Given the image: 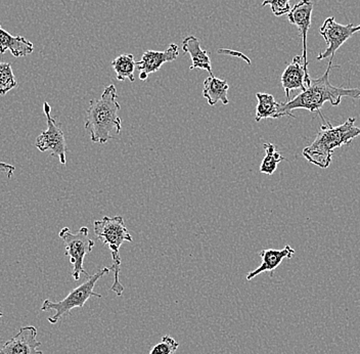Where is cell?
I'll return each instance as SVG.
<instances>
[{
	"label": "cell",
	"mask_w": 360,
	"mask_h": 354,
	"mask_svg": "<svg viewBox=\"0 0 360 354\" xmlns=\"http://www.w3.org/2000/svg\"><path fill=\"white\" fill-rule=\"evenodd\" d=\"M332 56L328 63V69L321 77L311 79L310 84L299 94L296 98L283 103V111L285 116L296 118L292 114L294 110L304 109L311 113H319L326 123L325 117L321 114V108L326 103H330L334 107L341 103L342 99L351 98L360 100V89H344L337 87L330 82V73L333 67Z\"/></svg>",
	"instance_id": "cell-1"
},
{
	"label": "cell",
	"mask_w": 360,
	"mask_h": 354,
	"mask_svg": "<svg viewBox=\"0 0 360 354\" xmlns=\"http://www.w3.org/2000/svg\"><path fill=\"white\" fill-rule=\"evenodd\" d=\"M120 110L114 84L105 87L100 99L90 101L85 128L89 130L90 139L94 143L105 144L120 134L121 118L118 115Z\"/></svg>",
	"instance_id": "cell-2"
},
{
	"label": "cell",
	"mask_w": 360,
	"mask_h": 354,
	"mask_svg": "<svg viewBox=\"0 0 360 354\" xmlns=\"http://www.w3.org/2000/svg\"><path fill=\"white\" fill-rule=\"evenodd\" d=\"M355 122L354 117L338 126H333L330 121H326L319 128L311 144L304 148L303 157L315 166L328 168L336 148L350 144L353 139L360 137V127L355 125Z\"/></svg>",
	"instance_id": "cell-3"
},
{
	"label": "cell",
	"mask_w": 360,
	"mask_h": 354,
	"mask_svg": "<svg viewBox=\"0 0 360 354\" xmlns=\"http://www.w3.org/2000/svg\"><path fill=\"white\" fill-rule=\"evenodd\" d=\"M94 234L103 245L108 246L111 251L112 265L111 270L114 272L115 282L111 290L116 293L117 296L122 295L124 287L120 283L121 257L120 248L124 242H132L131 234L128 232L123 217L105 216L103 220L94 222Z\"/></svg>",
	"instance_id": "cell-4"
},
{
	"label": "cell",
	"mask_w": 360,
	"mask_h": 354,
	"mask_svg": "<svg viewBox=\"0 0 360 354\" xmlns=\"http://www.w3.org/2000/svg\"><path fill=\"white\" fill-rule=\"evenodd\" d=\"M110 272H111V268L110 267L101 268L96 274L87 277L84 283L81 284L77 288L73 289L68 294L66 298L60 300V301L53 302L51 300L45 299L44 303H42L41 310L56 311L55 315L53 317H49L47 321L51 322V324H56L63 317L70 315V313H71L74 308H84V304L86 303L87 300L90 297L103 298L101 294L94 292V289L96 287V284L98 283V279L105 276V274H109Z\"/></svg>",
	"instance_id": "cell-5"
},
{
	"label": "cell",
	"mask_w": 360,
	"mask_h": 354,
	"mask_svg": "<svg viewBox=\"0 0 360 354\" xmlns=\"http://www.w3.org/2000/svg\"><path fill=\"white\" fill-rule=\"evenodd\" d=\"M58 236L64 241L66 246L65 254L69 257L70 263L73 265V279L79 281L82 274L86 277H90L89 272L84 270V259L87 254L91 253L96 244L89 238V229L83 227L73 234L69 227H64Z\"/></svg>",
	"instance_id": "cell-6"
},
{
	"label": "cell",
	"mask_w": 360,
	"mask_h": 354,
	"mask_svg": "<svg viewBox=\"0 0 360 354\" xmlns=\"http://www.w3.org/2000/svg\"><path fill=\"white\" fill-rule=\"evenodd\" d=\"M44 112L46 116L47 128L36 139V148L40 152H49L53 157L58 158L60 164L65 165L67 163L68 146L64 132L60 124L51 116V107L49 103H44Z\"/></svg>",
	"instance_id": "cell-7"
},
{
	"label": "cell",
	"mask_w": 360,
	"mask_h": 354,
	"mask_svg": "<svg viewBox=\"0 0 360 354\" xmlns=\"http://www.w3.org/2000/svg\"><path fill=\"white\" fill-rule=\"evenodd\" d=\"M359 31L360 25L359 26H354L352 24L341 25L333 17L326 19L323 26L319 28V33L323 36L328 46L325 51L316 56V60L321 61L328 58V56L330 58L334 56L338 49L345 44L349 38L352 37Z\"/></svg>",
	"instance_id": "cell-8"
},
{
	"label": "cell",
	"mask_w": 360,
	"mask_h": 354,
	"mask_svg": "<svg viewBox=\"0 0 360 354\" xmlns=\"http://www.w3.org/2000/svg\"><path fill=\"white\" fill-rule=\"evenodd\" d=\"M312 11H314V2L311 0H300L294 8L288 13V19L292 25L298 27L300 30L301 38L303 42V62L304 70L306 73V87L310 84L309 72H308L307 58V34L311 25Z\"/></svg>",
	"instance_id": "cell-9"
},
{
	"label": "cell",
	"mask_w": 360,
	"mask_h": 354,
	"mask_svg": "<svg viewBox=\"0 0 360 354\" xmlns=\"http://www.w3.org/2000/svg\"><path fill=\"white\" fill-rule=\"evenodd\" d=\"M41 342L37 341V329L22 327L17 335L0 345V354H44L39 350Z\"/></svg>",
	"instance_id": "cell-10"
},
{
	"label": "cell",
	"mask_w": 360,
	"mask_h": 354,
	"mask_svg": "<svg viewBox=\"0 0 360 354\" xmlns=\"http://www.w3.org/2000/svg\"><path fill=\"white\" fill-rule=\"evenodd\" d=\"M179 56V46L175 44L169 45L164 51H146L141 60L136 63V68L141 71L139 79L146 81L150 74L156 73L164 64L173 62Z\"/></svg>",
	"instance_id": "cell-11"
},
{
	"label": "cell",
	"mask_w": 360,
	"mask_h": 354,
	"mask_svg": "<svg viewBox=\"0 0 360 354\" xmlns=\"http://www.w3.org/2000/svg\"><path fill=\"white\" fill-rule=\"evenodd\" d=\"M294 254L295 250L290 245L285 246L281 250H262L259 253L262 259V263L255 270H252L247 274V281H251L254 277L263 274V272H269L270 277L274 276V270L281 265V263L285 259H291Z\"/></svg>",
	"instance_id": "cell-12"
},
{
	"label": "cell",
	"mask_w": 360,
	"mask_h": 354,
	"mask_svg": "<svg viewBox=\"0 0 360 354\" xmlns=\"http://www.w3.org/2000/svg\"><path fill=\"white\" fill-rule=\"evenodd\" d=\"M281 81L288 101H290L292 90L301 89L303 91L306 89V73L302 56H296L292 58L291 64L283 71Z\"/></svg>",
	"instance_id": "cell-13"
},
{
	"label": "cell",
	"mask_w": 360,
	"mask_h": 354,
	"mask_svg": "<svg viewBox=\"0 0 360 354\" xmlns=\"http://www.w3.org/2000/svg\"><path fill=\"white\" fill-rule=\"evenodd\" d=\"M182 51L188 53L191 58L190 70L201 69L214 76L208 51L202 49L201 42L195 36H188L182 40Z\"/></svg>",
	"instance_id": "cell-14"
},
{
	"label": "cell",
	"mask_w": 360,
	"mask_h": 354,
	"mask_svg": "<svg viewBox=\"0 0 360 354\" xmlns=\"http://www.w3.org/2000/svg\"><path fill=\"white\" fill-rule=\"evenodd\" d=\"M10 51L15 58L31 55L34 51L32 42L22 36H13L0 26V55Z\"/></svg>",
	"instance_id": "cell-15"
},
{
	"label": "cell",
	"mask_w": 360,
	"mask_h": 354,
	"mask_svg": "<svg viewBox=\"0 0 360 354\" xmlns=\"http://www.w3.org/2000/svg\"><path fill=\"white\" fill-rule=\"evenodd\" d=\"M258 103L256 107V122H260L263 119H278L285 116L283 111V103L276 101L272 94L258 92L256 94Z\"/></svg>",
	"instance_id": "cell-16"
},
{
	"label": "cell",
	"mask_w": 360,
	"mask_h": 354,
	"mask_svg": "<svg viewBox=\"0 0 360 354\" xmlns=\"http://www.w3.org/2000/svg\"><path fill=\"white\" fill-rule=\"evenodd\" d=\"M229 89V85L226 81L216 78L215 76H209L204 81L202 96L206 99L210 106H215L218 101H221L224 105H227L229 103V99H227Z\"/></svg>",
	"instance_id": "cell-17"
},
{
	"label": "cell",
	"mask_w": 360,
	"mask_h": 354,
	"mask_svg": "<svg viewBox=\"0 0 360 354\" xmlns=\"http://www.w3.org/2000/svg\"><path fill=\"white\" fill-rule=\"evenodd\" d=\"M112 67L119 81L129 80L134 82V71L136 69L134 55L125 53L119 56L112 62Z\"/></svg>",
	"instance_id": "cell-18"
},
{
	"label": "cell",
	"mask_w": 360,
	"mask_h": 354,
	"mask_svg": "<svg viewBox=\"0 0 360 354\" xmlns=\"http://www.w3.org/2000/svg\"><path fill=\"white\" fill-rule=\"evenodd\" d=\"M263 148L265 151V157L263 158L260 165V172L263 175H272L278 169V164L281 161H285V158L276 150L274 144H264Z\"/></svg>",
	"instance_id": "cell-19"
},
{
	"label": "cell",
	"mask_w": 360,
	"mask_h": 354,
	"mask_svg": "<svg viewBox=\"0 0 360 354\" xmlns=\"http://www.w3.org/2000/svg\"><path fill=\"white\" fill-rule=\"evenodd\" d=\"M18 87L10 63L0 62V96H4L11 89Z\"/></svg>",
	"instance_id": "cell-20"
},
{
	"label": "cell",
	"mask_w": 360,
	"mask_h": 354,
	"mask_svg": "<svg viewBox=\"0 0 360 354\" xmlns=\"http://www.w3.org/2000/svg\"><path fill=\"white\" fill-rule=\"evenodd\" d=\"M179 341L171 337V336L165 335L162 337L161 341L155 345L150 349L148 354H174L179 349Z\"/></svg>",
	"instance_id": "cell-21"
},
{
	"label": "cell",
	"mask_w": 360,
	"mask_h": 354,
	"mask_svg": "<svg viewBox=\"0 0 360 354\" xmlns=\"http://www.w3.org/2000/svg\"><path fill=\"white\" fill-rule=\"evenodd\" d=\"M290 1L291 0H264L262 6H269L272 13L276 17H281V15H288L292 10Z\"/></svg>",
	"instance_id": "cell-22"
},
{
	"label": "cell",
	"mask_w": 360,
	"mask_h": 354,
	"mask_svg": "<svg viewBox=\"0 0 360 354\" xmlns=\"http://www.w3.org/2000/svg\"><path fill=\"white\" fill-rule=\"evenodd\" d=\"M15 170V166L10 165V164L8 163H4V162H0V173H6V175H8V178L13 177Z\"/></svg>",
	"instance_id": "cell-23"
},
{
	"label": "cell",
	"mask_w": 360,
	"mask_h": 354,
	"mask_svg": "<svg viewBox=\"0 0 360 354\" xmlns=\"http://www.w3.org/2000/svg\"><path fill=\"white\" fill-rule=\"evenodd\" d=\"M4 317V313H2V311H0V317Z\"/></svg>",
	"instance_id": "cell-24"
}]
</instances>
